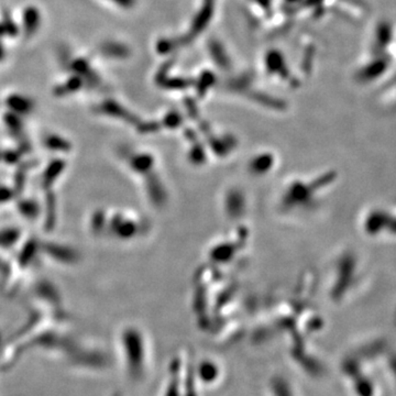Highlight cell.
I'll list each match as a JSON object with an SVG mask.
<instances>
[{"label":"cell","mask_w":396,"mask_h":396,"mask_svg":"<svg viewBox=\"0 0 396 396\" xmlns=\"http://www.w3.org/2000/svg\"><path fill=\"white\" fill-rule=\"evenodd\" d=\"M24 28L29 34H34L36 29L39 28L40 16L38 10L34 8H29L24 11Z\"/></svg>","instance_id":"obj_1"},{"label":"cell","mask_w":396,"mask_h":396,"mask_svg":"<svg viewBox=\"0 0 396 396\" xmlns=\"http://www.w3.org/2000/svg\"><path fill=\"white\" fill-rule=\"evenodd\" d=\"M112 1L120 6H129L132 3V0H112Z\"/></svg>","instance_id":"obj_2"}]
</instances>
